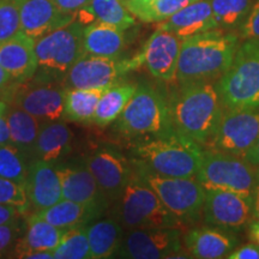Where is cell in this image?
Returning a JSON list of instances; mask_svg holds the SVG:
<instances>
[{"instance_id":"cell-1","label":"cell","mask_w":259,"mask_h":259,"mask_svg":"<svg viewBox=\"0 0 259 259\" xmlns=\"http://www.w3.org/2000/svg\"><path fill=\"white\" fill-rule=\"evenodd\" d=\"M239 35L223 29L183 40L177 69L179 85L219 80L229 69L239 47Z\"/></svg>"},{"instance_id":"cell-2","label":"cell","mask_w":259,"mask_h":259,"mask_svg":"<svg viewBox=\"0 0 259 259\" xmlns=\"http://www.w3.org/2000/svg\"><path fill=\"white\" fill-rule=\"evenodd\" d=\"M169 106L173 128L205 147L215 134L223 113V102L216 83L179 85L169 97Z\"/></svg>"},{"instance_id":"cell-3","label":"cell","mask_w":259,"mask_h":259,"mask_svg":"<svg viewBox=\"0 0 259 259\" xmlns=\"http://www.w3.org/2000/svg\"><path fill=\"white\" fill-rule=\"evenodd\" d=\"M203 150L196 141L173 130L137 142L131 149V161L160 176L190 178L196 177Z\"/></svg>"},{"instance_id":"cell-4","label":"cell","mask_w":259,"mask_h":259,"mask_svg":"<svg viewBox=\"0 0 259 259\" xmlns=\"http://www.w3.org/2000/svg\"><path fill=\"white\" fill-rule=\"evenodd\" d=\"M114 124L115 131L130 139L144 141L168 134L174 130L169 97L150 84H137L134 96Z\"/></svg>"},{"instance_id":"cell-5","label":"cell","mask_w":259,"mask_h":259,"mask_svg":"<svg viewBox=\"0 0 259 259\" xmlns=\"http://www.w3.org/2000/svg\"><path fill=\"white\" fill-rule=\"evenodd\" d=\"M115 203L114 218L126 231L136 228L181 229L184 226L136 170Z\"/></svg>"},{"instance_id":"cell-6","label":"cell","mask_w":259,"mask_h":259,"mask_svg":"<svg viewBox=\"0 0 259 259\" xmlns=\"http://www.w3.org/2000/svg\"><path fill=\"white\" fill-rule=\"evenodd\" d=\"M216 88L226 108H259V37L239 45Z\"/></svg>"},{"instance_id":"cell-7","label":"cell","mask_w":259,"mask_h":259,"mask_svg":"<svg viewBox=\"0 0 259 259\" xmlns=\"http://www.w3.org/2000/svg\"><path fill=\"white\" fill-rule=\"evenodd\" d=\"M134 163L136 173L155 191L164 206L184 226L194 225L203 218L205 189L196 177H164Z\"/></svg>"},{"instance_id":"cell-8","label":"cell","mask_w":259,"mask_h":259,"mask_svg":"<svg viewBox=\"0 0 259 259\" xmlns=\"http://www.w3.org/2000/svg\"><path fill=\"white\" fill-rule=\"evenodd\" d=\"M84 24L79 21L57 29L35 40L37 58L36 76L63 80L77 60L85 56L83 46Z\"/></svg>"},{"instance_id":"cell-9","label":"cell","mask_w":259,"mask_h":259,"mask_svg":"<svg viewBox=\"0 0 259 259\" xmlns=\"http://www.w3.org/2000/svg\"><path fill=\"white\" fill-rule=\"evenodd\" d=\"M259 168L222 151L204 149L196 178L204 189H220L241 194L253 203Z\"/></svg>"},{"instance_id":"cell-10","label":"cell","mask_w":259,"mask_h":259,"mask_svg":"<svg viewBox=\"0 0 259 259\" xmlns=\"http://www.w3.org/2000/svg\"><path fill=\"white\" fill-rule=\"evenodd\" d=\"M65 94L64 83L34 74L25 82L12 83L3 94V100L19 107L44 124L63 120Z\"/></svg>"},{"instance_id":"cell-11","label":"cell","mask_w":259,"mask_h":259,"mask_svg":"<svg viewBox=\"0 0 259 259\" xmlns=\"http://www.w3.org/2000/svg\"><path fill=\"white\" fill-rule=\"evenodd\" d=\"M143 66L141 52L131 58L83 56L73 64L63 80L67 89L108 88L122 76Z\"/></svg>"},{"instance_id":"cell-12","label":"cell","mask_w":259,"mask_h":259,"mask_svg":"<svg viewBox=\"0 0 259 259\" xmlns=\"http://www.w3.org/2000/svg\"><path fill=\"white\" fill-rule=\"evenodd\" d=\"M259 138L258 108H226L206 149L244 158Z\"/></svg>"},{"instance_id":"cell-13","label":"cell","mask_w":259,"mask_h":259,"mask_svg":"<svg viewBox=\"0 0 259 259\" xmlns=\"http://www.w3.org/2000/svg\"><path fill=\"white\" fill-rule=\"evenodd\" d=\"M183 234L180 228H136L124 234L114 257L160 259L181 257Z\"/></svg>"},{"instance_id":"cell-14","label":"cell","mask_w":259,"mask_h":259,"mask_svg":"<svg viewBox=\"0 0 259 259\" xmlns=\"http://www.w3.org/2000/svg\"><path fill=\"white\" fill-rule=\"evenodd\" d=\"M253 218V203L241 194L205 189L203 219L208 226L233 233L242 231Z\"/></svg>"},{"instance_id":"cell-15","label":"cell","mask_w":259,"mask_h":259,"mask_svg":"<svg viewBox=\"0 0 259 259\" xmlns=\"http://www.w3.org/2000/svg\"><path fill=\"white\" fill-rule=\"evenodd\" d=\"M100 189L111 203H115L135 174L131 160L114 147L96 149L85 160Z\"/></svg>"},{"instance_id":"cell-16","label":"cell","mask_w":259,"mask_h":259,"mask_svg":"<svg viewBox=\"0 0 259 259\" xmlns=\"http://www.w3.org/2000/svg\"><path fill=\"white\" fill-rule=\"evenodd\" d=\"M183 38L173 32L157 28L148 38L141 54L149 72L163 82L177 79L178 60Z\"/></svg>"},{"instance_id":"cell-17","label":"cell","mask_w":259,"mask_h":259,"mask_svg":"<svg viewBox=\"0 0 259 259\" xmlns=\"http://www.w3.org/2000/svg\"><path fill=\"white\" fill-rule=\"evenodd\" d=\"M54 166L59 176L64 199L85 204L102 212L106 211L111 202L100 189L85 162L79 164L56 163Z\"/></svg>"},{"instance_id":"cell-18","label":"cell","mask_w":259,"mask_h":259,"mask_svg":"<svg viewBox=\"0 0 259 259\" xmlns=\"http://www.w3.org/2000/svg\"><path fill=\"white\" fill-rule=\"evenodd\" d=\"M21 22V32L37 40L48 32L76 21L77 16L65 12L52 0H16Z\"/></svg>"},{"instance_id":"cell-19","label":"cell","mask_w":259,"mask_h":259,"mask_svg":"<svg viewBox=\"0 0 259 259\" xmlns=\"http://www.w3.org/2000/svg\"><path fill=\"white\" fill-rule=\"evenodd\" d=\"M0 66L10 74L14 83L32 78L37 71L35 40L19 31L0 42Z\"/></svg>"},{"instance_id":"cell-20","label":"cell","mask_w":259,"mask_h":259,"mask_svg":"<svg viewBox=\"0 0 259 259\" xmlns=\"http://www.w3.org/2000/svg\"><path fill=\"white\" fill-rule=\"evenodd\" d=\"M239 244L235 233L216 227H196L183 238V247L190 257L198 259L226 258Z\"/></svg>"},{"instance_id":"cell-21","label":"cell","mask_w":259,"mask_h":259,"mask_svg":"<svg viewBox=\"0 0 259 259\" xmlns=\"http://www.w3.org/2000/svg\"><path fill=\"white\" fill-rule=\"evenodd\" d=\"M24 190L30 206L46 209L63 199L61 184L56 166L42 160L31 161Z\"/></svg>"},{"instance_id":"cell-22","label":"cell","mask_w":259,"mask_h":259,"mask_svg":"<svg viewBox=\"0 0 259 259\" xmlns=\"http://www.w3.org/2000/svg\"><path fill=\"white\" fill-rule=\"evenodd\" d=\"M157 28L173 32L183 40L200 32L218 29L211 0H197L170 16L166 21L160 22Z\"/></svg>"},{"instance_id":"cell-23","label":"cell","mask_w":259,"mask_h":259,"mask_svg":"<svg viewBox=\"0 0 259 259\" xmlns=\"http://www.w3.org/2000/svg\"><path fill=\"white\" fill-rule=\"evenodd\" d=\"M72 138V131L65 121L44 122L32 149V161L42 160L52 164L58 163L70 154Z\"/></svg>"},{"instance_id":"cell-24","label":"cell","mask_w":259,"mask_h":259,"mask_svg":"<svg viewBox=\"0 0 259 259\" xmlns=\"http://www.w3.org/2000/svg\"><path fill=\"white\" fill-rule=\"evenodd\" d=\"M126 30L114 25L93 22L84 25L83 46L87 56L118 58L126 46Z\"/></svg>"},{"instance_id":"cell-25","label":"cell","mask_w":259,"mask_h":259,"mask_svg":"<svg viewBox=\"0 0 259 259\" xmlns=\"http://www.w3.org/2000/svg\"><path fill=\"white\" fill-rule=\"evenodd\" d=\"M102 213L101 210L93 206L63 198L52 206L37 210L32 215L45 220L58 228L70 229L74 227L88 226L89 223L99 219Z\"/></svg>"},{"instance_id":"cell-26","label":"cell","mask_w":259,"mask_h":259,"mask_svg":"<svg viewBox=\"0 0 259 259\" xmlns=\"http://www.w3.org/2000/svg\"><path fill=\"white\" fill-rule=\"evenodd\" d=\"M67 229H61L51 225L36 216H29L27 232L15 245V257L25 258V255L36 251H53Z\"/></svg>"},{"instance_id":"cell-27","label":"cell","mask_w":259,"mask_h":259,"mask_svg":"<svg viewBox=\"0 0 259 259\" xmlns=\"http://www.w3.org/2000/svg\"><path fill=\"white\" fill-rule=\"evenodd\" d=\"M90 259L114 257L124 238V227L115 218L95 220L87 226Z\"/></svg>"},{"instance_id":"cell-28","label":"cell","mask_w":259,"mask_h":259,"mask_svg":"<svg viewBox=\"0 0 259 259\" xmlns=\"http://www.w3.org/2000/svg\"><path fill=\"white\" fill-rule=\"evenodd\" d=\"M77 21L84 25L101 22L122 30H127L136 24V17L121 0H90L89 5L77 15Z\"/></svg>"},{"instance_id":"cell-29","label":"cell","mask_w":259,"mask_h":259,"mask_svg":"<svg viewBox=\"0 0 259 259\" xmlns=\"http://www.w3.org/2000/svg\"><path fill=\"white\" fill-rule=\"evenodd\" d=\"M107 88L67 89L65 94L63 120L77 124H93L97 105Z\"/></svg>"},{"instance_id":"cell-30","label":"cell","mask_w":259,"mask_h":259,"mask_svg":"<svg viewBox=\"0 0 259 259\" xmlns=\"http://www.w3.org/2000/svg\"><path fill=\"white\" fill-rule=\"evenodd\" d=\"M137 84L115 83L108 87L102 94L97 105L93 124L106 127L114 122L134 96Z\"/></svg>"},{"instance_id":"cell-31","label":"cell","mask_w":259,"mask_h":259,"mask_svg":"<svg viewBox=\"0 0 259 259\" xmlns=\"http://www.w3.org/2000/svg\"><path fill=\"white\" fill-rule=\"evenodd\" d=\"M11 143L31 157L41 122L17 106L10 105L6 112Z\"/></svg>"},{"instance_id":"cell-32","label":"cell","mask_w":259,"mask_h":259,"mask_svg":"<svg viewBox=\"0 0 259 259\" xmlns=\"http://www.w3.org/2000/svg\"><path fill=\"white\" fill-rule=\"evenodd\" d=\"M197 0H151L148 3H125L130 12L145 23H160Z\"/></svg>"},{"instance_id":"cell-33","label":"cell","mask_w":259,"mask_h":259,"mask_svg":"<svg viewBox=\"0 0 259 259\" xmlns=\"http://www.w3.org/2000/svg\"><path fill=\"white\" fill-rule=\"evenodd\" d=\"M31 158L12 143L0 145V177L23 186Z\"/></svg>"},{"instance_id":"cell-34","label":"cell","mask_w":259,"mask_h":259,"mask_svg":"<svg viewBox=\"0 0 259 259\" xmlns=\"http://www.w3.org/2000/svg\"><path fill=\"white\" fill-rule=\"evenodd\" d=\"M52 253L53 259H90L87 226L67 229Z\"/></svg>"},{"instance_id":"cell-35","label":"cell","mask_w":259,"mask_h":259,"mask_svg":"<svg viewBox=\"0 0 259 259\" xmlns=\"http://www.w3.org/2000/svg\"><path fill=\"white\" fill-rule=\"evenodd\" d=\"M252 0H211L216 27L229 30L242 24L251 9Z\"/></svg>"},{"instance_id":"cell-36","label":"cell","mask_w":259,"mask_h":259,"mask_svg":"<svg viewBox=\"0 0 259 259\" xmlns=\"http://www.w3.org/2000/svg\"><path fill=\"white\" fill-rule=\"evenodd\" d=\"M0 204L14 206L22 215L30 208L24 187L2 177H0Z\"/></svg>"},{"instance_id":"cell-37","label":"cell","mask_w":259,"mask_h":259,"mask_svg":"<svg viewBox=\"0 0 259 259\" xmlns=\"http://www.w3.org/2000/svg\"><path fill=\"white\" fill-rule=\"evenodd\" d=\"M21 31L19 12L16 0H0V42Z\"/></svg>"},{"instance_id":"cell-38","label":"cell","mask_w":259,"mask_h":259,"mask_svg":"<svg viewBox=\"0 0 259 259\" xmlns=\"http://www.w3.org/2000/svg\"><path fill=\"white\" fill-rule=\"evenodd\" d=\"M21 229L22 225L19 218L0 226V257H3V254H5L9 248L16 244Z\"/></svg>"},{"instance_id":"cell-39","label":"cell","mask_w":259,"mask_h":259,"mask_svg":"<svg viewBox=\"0 0 259 259\" xmlns=\"http://www.w3.org/2000/svg\"><path fill=\"white\" fill-rule=\"evenodd\" d=\"M239 37L240 40L259 37V0L251 6L247 17L242 22Z\"/></svg>"},{"instance_id":"cell-40","label":"cell","mask_w":259,"mask_h":259,"mask_svg":"<svg viewBox=\"0 0 259 259\" xmlns=\"http://www.w3.org/2000/svg\"><path fill=\"white\" fill-rule=\"evenodd\" d=\"M227 259H259V246L254 242L246 244L241 247L234 248L226 257Z\"/></svg>"},{"instance_id":"cell-41","label":"cell","mask_w":259,"mask_h":259,"mask_svg":"<svg viewBox=\"0 0 259 259\" xmlns=\"http://www.w3.org/2000/svg\"><path fill=\"white\" fill-rule=\"evenodd\" d=\"M52 2L63 11L77 16L89 5L90 0H52Z\"/></svg>"},{"instance_id":"cell-42","label":"cell","mask_w":259,"mask_h":259,"mask_svg":"<svg viewBox=\"0 0 259 259\" xmlns=\"http://www.w3.org/2000/svg\"><path fill=\"white\" fill-rule=\"evenodd\" d=\"M9 103L5 100H0V145L11 143L10 138V128L6 119V112H8Z\"/></svg>"},{"instance_id":"cell-43","label":"cell","mask_w":259,"mask_h":259,"mask_svg":"<svg viewBox=\"0 0 259 259\" xmlns=\"http://www.w3.org/2000/svg\"><path fill=\"white\" fill-rule=\"evenodd\" d=\"M21 215L22 213L19 212L17 209L14 208V206L3 205V204H0V226L21 218Z\"/></svg>"},{"instance_id":"cell-44","label":"cell","mask_w":259,"mask_h":259,"mask_svg":"<svg viewBox=\"0 0 259 259\" xmlns=\"http://www.w3.org/2000/svg\"><path fill=\"white\" fill-rule=\"evenodd\" d=\"M247 233L252 242L259 246V219L251 220L247 225Z\"/></svg>"},{"instance_id":"cell-45","label":"cell","mask_w":259,"mask_h":259,"mask_svg":"<svg viewBox=\"0 0 259 259\" xmlns=\"http://www.w3.org/2000/svg\"><path fill=\"white\" fill-rule=\"evenodd\" d=\"M245 160L247 162H250L252 166L259 168V138L258 141L255 142L254 147L251 149V151L246 155Z\"/></svg>"},{"instance_id":"cell-46","label":"cell","mask_w":259,"mask_h":259,"mask_svg":"<svg viewBox=\"0 0 259 259\" xmlns=\"http://www.w3.org/2000/svg\"><path fill=\"white\" fill-rule=\"evenodd\" d=\"M12 83H14V80L10 77V74L0 66V94L3 95Z\"/></svg>"},{"instance_id":"cell-47","label":"cell","mask_w":259,"mask_h":259,"mask_svg":"<svg viewBox=\"0 0 259 259\" xmlns=\"http://www.w3.org/2000/svg\"><path fill=\"white\" fill-rule=\"evenodd\" d=\"M25 258L29 259H53V253L52 251H36L31 252L25 255Z\"/></svg>"},{"instance_id":"cell-48","label":"cell","mask_w":259,"mask_h":259,"mask_svg":"<svg viewBox=\"0 0 259 259\" xmlns=\"http://www.w3.org/2000/svg\"><path fill=\"white\" fill-rule=\"evenodd\" d=\"M253 218L259 219V174H258V181H257V186H255L254 197H253Z\"/></svg>"},{"instance_id":"cell-49","label":"cell","mask_w":259,"mask_h":259,"mask_svg":"<svg viewBox=\"0 0 259 259\" xmlns=\"http://www.w3.org/2000/svg\"><path fill=\"white\" fill-rule=\"evenodd\" d=\"M125 3H148L151 2V0H122Z\"/></svg>"}]
</instances>
